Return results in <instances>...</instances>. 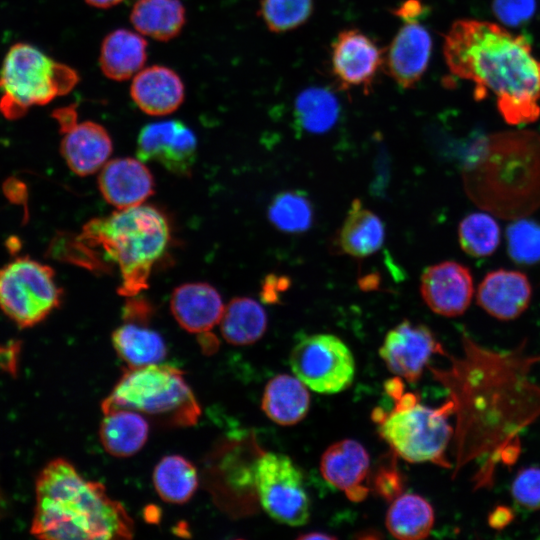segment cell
<instances>
[{"label": "cell", "mask_w": 540, "mask_h": 540, "mask_svg": "<svg viewBox=\"0 0 540 540\" xmlns=\"http://www.w3.org/2000/svg\"><path fill=\"white\" fill-rule=\"evenodd\" d=\"M464 358L454 363L449 388L458 415V461L493 454L540 414V387L528 379L538 357L523 347L495 352L463 338Z\"/></svg>", "instance_id": "6da1fadb"}, {"label": "cell", "mask_w": 540, "mask_h": 540, "mask_svg": "<svg viewBox=\"0 0 540 540\" xmlns=\"http://www.w3.org/2000/svg\"><path fill=\"white\" fill-rule=\"evenodd\" d=\"M443 52L452 74L475 84L476 99L489 92L497 97L507 123L539 118L540 61L524 35L487 21L458 20L445 36Z\"/></svg>", "instance_id": "7a4b0ae2"}, {"label": "cell", "mask_w": 540, "mask_h": 540, "mask_svg": "<svg viewBox=\"0 0 540 540\" xmlns=\"http://www.w3.org/2000/svg\"><path fill=\"white\" fill-rule=\"evenodd\" d=\"M170 239L165 216L155 207L139 205L88 221L77 235L59 232L46 256L91 271L115 265L119 293L136 296L148 287L154 264L164 255Z\"/></svg>", "instance_id": "3957f363"}, {"label": "cell", "mask_w": 540, "mask_h": 540, "mask_svg": "<svg viewBox=\"0 0 540 540\" xmlns=\"http://www.w3.org/2000/svg\"><path fill=\"white\" fill-rule=\"evenodd\" d=\"M30 533L46 540L131 539L134 523L102 483L89 481L63 458L39 472Z\"/></svg>", "instance_id": "277c9868"}, {"label": "cell", "mask_w": 540, "mask_h": 540, "mask_svg": "<svg viewBox=\"0 0 540 540\" xmlns=\"http://www.w3.org/2000/svg\"><path fill=\"white\" fill-rule=\"evenodd\" d=\"M468 197L503 219L524 218L540 207V135L497 133L479 141L463 167Z\"/></svg>", "instance_id": "5b68a950"}, {"label": "cell", "mask_w": 540, "mask_h": 540, "mask_svg": "<svg viewBox=\"0 0 540 540\" xmlns=\"http://www.w3.org/2000/svg\"><path fill=\"white\" fill-rule=\"evenodd\" d=\"M399 380L396 377L385 386L394 399L393 408L373 413L380 436L407 462L449 468L451 464L445 454L453 436V427L448 421L454 412L452 401L437 408L424 405L414 393H403Z\"/></svg>", "instance_id": "8992f818"}, {"label": "cell", "mask_w": 540, "mask_h": 540, "mask_svg": "<svg viewBox=\"0 0 540 540\" xmlns=\"http://www.w3.org/2000/svg\"><path fill=\"white\" fill-rule=\"evenodd\" d=\"M101 409H129L173 426L193 425L201 413L183 371L161 363L125 370Z\"/></svg>", "instance_id": "52a82bcc"}, {"label": "cell", "mask_w": 540, "mask_h": 540, "mask_svg": "<svg viewBox=\"0 0 540 540\" xmlns=\"http://www.w3.org/2000/svg\"><path fill=\"white\" fill-rule=\"evenodd\" d=\"M79 76L38 48L17 43L7 52L0 70V112L10 120L35 105H45L71 91Z\"/></svg>", "instance_id": "ba28073f"}, {"label": "cell", "mask_w": 540, "mask_h": 540, "mask_svg": "<svg viewBox=\"0 0 540 540\" xmlns=\"http://www.w3.org/2000/svg\"><path fill=\"white\" fill-rule=\"evenodd\" d=\"M62 294L54 270L28 256L0 268V310L20 328L42 322L59 307Z\"/></svg>", "instance_id": "9c48e42d"}, {"label": "cell", "mask_w": 540, "mask_h": 540, "mask_svg": "<svg viewBox=\"0 0 540 540\" xmlns=\"http://www.w3.org/2000/svg\"><path fill=\"white\" fill-rule=\"evenodd\" d=\"M253 478L260 504L273 520L291 527L308 522L310 499L302 473L291 458L263 453L254 464Z\"/></svg>", "instance_id": "30bf717a"}, {"label": "cell", "mask_w": 540, "mask_h": 540, "mask_svg": "<svg viewBox=\"0 0 540 540\" xmlns=\"http://www.w3.org/2000/svg\"><path fill=\"white\" fill-rule=\"evenodd\" d=\"M289 364L309 390L320 394L342 392L355 377L350 348L333 334H312L300 339L291 350Z\"/></svg>", "instance_id": "8fae6325"}, {"label": "cell", "mask_w": 540, "mask_h": 540, "mask_svg": "<svg viewBox=\"0 0 540 540\" xmlns=\"http://www.w3.org/2000/svg\"><path fill=\"white\" fill-rule=\"evenodd\" d=\"M443 347L423 324L403 320L390 329L379 348L380 358L397 378L416 383L434 354Z\"/></svg>", "instance_id": "7c38bea8"}, {"label": "cell", "mask_w": 540, "mask_h": 540, "mask_svg": "<svg viewBox=\"0 0 540 540\" xmlns=\"http://www.w3.org/2000/svg\"><path fill=\"white\" fill-rule=\"evenodd\" d=\"M137 155L155 161L178 175L191 174L197 158V138L180 120H163L145 125L138 135Z\"/></svg>", "instance_id": "4fadbf2b"}, {"label": "cell", "mask_w": 540, "mask_h": 540, "mask_svg": "<svg viewBox=\"0 0 540 540\" xmlns=\"http://www.w3.org/2000/svg\"><path fill=\"white\" fill-rule=\"evenodd\" d=\"M473 292L470 270L456 261L433 264L421 275V296L426 305L441 316L462 315L470 305Z\"/></svg>", "instance_id": "5bb4252c"}, {"label": "cell", "mask_w": 540, "mask_h": 540, "mask_svg": "<svg viewBox=\"0 0 540 540\" xmlns=\"http://www.w3.org/2000/svg\"><path fill=\"white\" fill-rule=\"evenodd\" d=\"M383 63L382 50L356 29L340 32L332 45V71L341 88L369 91Z\"/></svg>", "instance_id": "9a60e30c"}, {"label": "cell", "mask_w": 540, "mask_h": 540, "mask_svg": "<svg viewBox=\"0 0 540 540\" xmlns=\"http://www.w3.org/2000/svg\"><path fill=\"white\" fill-rule=\"evenodd\" d=\"M320 471L329 484L352 501L365 499L369 492L365 482L370 471V457L356 440L342 439L331 444L321 456Z\"/></svg>", "instance_id": "2e32d148"}, {"label": "cell", "mask_w": 540, "mask_h": 540, "mask_svg": "<svg viewBox=\"0 0 540 540\" xmlns=\"http://www.w3.org/2000/svg\"><path fill=\"white\" fill-rule=\"evenodd\" d=\"M98 187L107 203L122 210L142 205L154 193V179L139 158H115L101 168Z\"/></svg>", "instance_id": "e0dca14e"}, {"label": "cell", "mask_w": 540, "mask_h": 540, "mask_svg": "<svg viewBox=\"0 0 540 540\" xmlns=\"http://www.w3.org/2000/svg\"><path fill=\"white\" fill-rule=\"evenodd\" d=\"M531 296V284L524 273L497 269L487 273L479 284L477 303L492 317L507 321L528 308Z\"/></svg>", "instance_id": "ac0fdd59"}, {"label": "cell", "mask_w": 540, "mask_h": 540, "mask_svg": "<svg viewBox=\"0 0 540 540\" xmlns=\"http://www.w3.org/2000/svg\"><path fill=\"white\" fill-rule=\"evenodd\" d=\"M432 50L429 32L418 22L406 23L392 40L387 56L390 76L403 88H413L425 73Z\"/></svg>", "instance_id": "d6986e66"}, {"label": "cell", "mask_w": 540, "mask_h": 540, "mask_svg": "<svg viewBox=\"0 0 540 540\" xmlns=\"http://www.w3.org/2000/svg\"><path fill=\"white\" fill-rule=\"evenodd\" d=\"M224 308L217 289L204 282L179 285L173 290L170 299L172 315L190 333L203 334L210 331L220 323Z\"/></svg>", "instance_id": "ffe728a7"}, {"label": "cell", "mask_w": 540, "mask_h": 540, "mask_svg": "<svg viewBox=\"0 0 540 540\" xmlns=\"http://www.w3.org/2000/svg\"><path fill=\"white\" fill-rule=\"evenodd\" d=\"M130 95L144 113L164 116L180 107L185 98V88L182 79L173 69L152 65L141 69L133 77Z\"/></svg>", "instance_id": "44dd1931"}, {"label": "cell", "mask_w": 540, "mask_h": 540, "mask_svg": "<svg viewBox=\"0 0 540 540\" xmlns=\"http://www.w3.org/2000/svg\"><path fill=\"white\" fill-rule=\"evenodd\" d=\"M63 134L61 155L70 170L79 176L98 171L112 153V139L108 131L94 121L76 123Z\"/></svg>", "instance_id": "7402d4cb"}, {"label": "cell", "mask_w": 540, "mask_h": 540, "mask_svg": "<svg viewBox=\"0 0 540 540\" xmlns=\"http://www.w3.org/2000/svg\"><path fill=\"white\" fill-rule=\"evenodd\" d=\"M147 60V41L138 32L120 28L102 41L99 65L102 73L114 81L134 77Z\"/></svg>", "instance_id": "603a6c76"}, {"label": "cell", "mask_w": 540, "mask_h": 540, "mask_svg": "<svg viewBox=\"0 0 540 540\" xmlns=\"http://www.w3.org/2000/svg\"><path fill=\"white\" fill-rule=\"evenodd\" d=\"M309 388L294 374H278L266 384L261 408L265 415L281 426L302 421L310 408Z\"/></svg>", "instance_id": "cb8c5ba5"}, {"label": "cell", "mask_w": 540, "mask_h": 540, "mask_svg": "<svg viewBox=\"0 0 540 540\" xmlns=\"http://www.w3.org/2000/svg\"><path fill=\"white\" fill-rule=\"evenodd\" d=\"M99 437L105 451L115 457H130L145 445L149 423L144 415L129 409L103 413Z\"/></svg>", "instance_id": "d4e9b609"}, {"label": "cell", "mask_w": 540, "mask_h": 540, "mask_svg": "<svg viewBox=\"0 0 540 540\" xmlns=\"http://www.w3.org/2000/svg\"><path fill=\"white\" fill-rule=\"evenodd\" d=\"M384 238L382 220L355 199L336 238L339 250L353 257H366L382 247Z\"/></svg>", "instance_id": "484cf974"}, {"label": "cell", "mask_w": 540, "mask_h": 540, "mask_svg": "<svg viewBox=\"0 0 540 540\" xmlns=\"http://www.w3.org/2000/svg\"><path fill=\"white\" fill-rule=\"evenodd\" d=\"M130 22L141 35L165 42L181 33L186 11L180 0H137Z\"/></svg>", "instance_id": "4316f807"}, {"label": "cell", "mask_w": 540, "mask_h": 540, "mask_svg": "<svg viewBox=\"0 0 540 540\" xmlns=\"http://www.w3.org/2000/svg\"><path fill=\"white\" fill-rule=\"evenodd\" d=\"M435 515L431 504L421 495L404 493L390 504L385 525L388 532L401 540H419L428 537Z\"/></svg>", "instance_id": "83f0119b"}, {"label": "cell", "mask_w": 540, "mask_h": 540, "mask_svg": "<svg viewBox=\"0 0 540 540\" xmlns=\"http://www.w3.org/2000/svg\"><path fill=\"white\" fill-rule=\"evenodd\" d=\"M223 338L232 345H250L267 329V314L259 302L249 297H235L225 306L220 320Z\"/></svg>", "instance_id": "f1b7e54d"}, {"label": "cell", "mask_w": 540, "mask_h": 540, "mask_svg": "<svg viewBox=\"0 0 540 540\" xmlns=\"http://www.w3.org/2000/svg\"><path fill=\"white\" fill-rule=\"evenodd\" d=\"M116 353L130 368L161 363L167 353L162 336L145 326L126 323L112 334Z\"/></svg>", "instance_id": "f546056e"}, {"label": "cell", "mask_w": 540, "mask_h": 540, "mask_svg": "<svg viewBox=\"0 0 540 540\" xmlns=\"http://www.w3.org/2000/svg\"><path fill=\"white\" fill-rule=\"evenodd\" d=\"M153 484L162 500L173 504L187 502L198 487L195 466L180 455H167L155 466Z\"/></svg>", "instance_id": "4dcf8cb0"}, {"label": "cell", "mask_w": 540, "mask_h": 540, "mask_svg": "<svg viewBox=\"0 0 540 540\" xmlns=\"http://www.w3.org/2000/svg\"><path fill=\"white\" fill-rule=\"evenodd\" d=\"M339 114V102L326 88H307L295 99V120L302 131L313 134L327 132L336 124Z\"/></svg>", "instance_id": "1f68e13d"}, {"label": "cell", "mask_w": 540, "mask_h": 540, "mask_svg": "<svg viewBox=\"0 0 540 540\" xmlns=\"http://www.w3.org/2000/svg\"><path fill=\"white\" fill-rule=\"evenodd\" d=\"M313 207L309 198L300 191L277 194L268 207V219L285 233H302L313 222Z\"/></svg>", "instance_id": "d6a6232c"}, {"label": "cell", "mask_w": 540, "mask_h": 540, "mask_svg": "<svg viewBox=\"0 0 540 540\" xmlns=\"http://www.w3.org/2000/svg\"><path fill=\"white\" fill-rule=\"evenodd\" d=\"M462 250L473 257H485L495 252L500 242V228L487 213L475 212L462 219L458 227Z\"/></svg>", "instance_id": "836d02e7"}, {"label": "cell", "mask_w": 540, "mask_h": 540, "mask_svg": "<svg viewBox=\"0 0 540 540\" xmlns=\"http://www.w3.org/2000/svg\"><path fill=\"white\" fill-rule=\"evenodd\" d=\"M312 12V0H261L259 9L261 19L275 33L301 26Z\"/></svg>", "instance_id": "e575fe53"}, {"label": "cell", "mask_w": 540, "mask_h": 540, "mask_svg": "<svg viewBox=\"0 0 540 540\" xmlns=\"http://www.w3.org/2000/svg\"><path fill=\"white\" fill-rule=\"evenodd\" d=\"M507 251L517 264L531 265L540 261V223L520 218L506 230Z\"/></svg>", "instance_id": "d590c367"}, {"label": "cell", "mask_w": 540, "mask_h": 540, "mask_svg": "<svg viewBox=\"0 0 540 540\" xmlns=\"http://www.w3.org/2000/svg\"><path fill=\"white\" fill-rule=\"evenodd\" d=\"M511 493L522 507L540 509V468L532 466L521 469L512 482Z\"/></svg>", "instance_id": "8d00e7d4"}, {"label": "cell", "mask_w": 540, "mask_h": 540, "mask_svg": "<svg viewBox=\"0 0 540 540\" xmlns=\"http://www.w3.org/2000/svg\"><path fill=\"white\" fill-rule=\"evenodd\" d=\"M492 10L505 25L519 26L533 16L536 0H493Z\"/></svg>", "instance_id": "74e56055"}, {"label": "cell", "mask_w": 540, "mask_h": 540, "mask_svg": "<svg viewBox=\"0 0 540 540\" xmlns=\"http://www.w3.org/2000/svg\"><path fill=\"white\" fill-rule=\"evenodd\" d=\"M2 190L9 202L15 205H22L25 211H27L28 187L24 181L14 176L9 177L3 182Z\"/></svg>", "instance_id": "f35d334b"}, {"label": "cell", "mask_w": 540, "mask_h": 540, "mask_svg": "<svg viewBox=\"0 0 540 540\" xmlns=\"http://www.w3.org/2000/svg\"><path fill=\"white\" fill-rule=\"evenodd\" d=\"M426 8L420 0H406L392 13L406 23L417 22L425 13Z\"/></svg>", "instance_id": "ab89813d"}, {"label": "cell", "mask_w": 540, "mask_h": 540, "mask_svg": "<svg viewBox=\"0 0 540 540\" xmlns=\"http://www.w3.org/2000/svg\"><path fill=\"white\" fill-rule=\"evenodd\" d=\"M76 116L74 107H64L53 112V117L57 120L62 133H65L77 123Z\"/></svg>", "instance_id": "60d3db41"}, {"label": "cell", "mask_w": 540, "mask_h": 540, "mask_svg": "<svg viewBox=\"0 0 540 540\" xmlns=\"http://www.w3.org/2000/svg\"><path fill=\"white\" fill-rule=\"evenodd\" d=\"M88 5L96 8L107 9L118 5L123 0H84Z\"/></svg>", "instance_id": "b9f144b4"}, {"label": "cell", "mask_w": 540, "mask_h": 540, "mask_svg": "<svg viewBox=\"0 0 540 540\" xmlns=\"http://www.w3.org/2000/svg\"><path fill=\"white\" fill-rule=\"evenodd\" d=\"M5 246L11 254H15L20 251L22 247V242L17 236H10L9 238H7Z\"/></svg>", "instance_id": "7bdbcfd3"}, {"label": "cell", "mask_w": 540, "mask_h": 540, "mask_svg": "<svg viewBox=\"0 0 540 540\" xmlns=\"http://www.w3.org/2000/svg\"><path fill=\"white\" fill-rule=\"evenodd\" d=\"M298 539L301 540H310V539H335L334 536L321 533V532H313L310 534H303L298 537Z\"/></svg>", "instance_id": "ee69618b"}]
</instances>
